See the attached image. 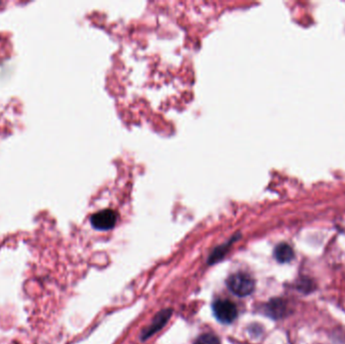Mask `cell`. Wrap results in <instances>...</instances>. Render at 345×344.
<instances>
[{
    "label": "cell",
    "instance_id": "1",
    "mask_svg": "<svg viewBox=\"0 0 345 344\" xmlns=\"http://www.w3.org/2000/svg\"><path fill=\"white\" fill-rule=\"evenodd\" d=\"M229 290L238 297H246L254 290L253 278L245 273H236L230 275L227 280Z\"/></svg>",
    "mask_w": 345,
    "mask_h": 344
},
{
    "label": "cell",
    "instance_id": "2",
    "mask_svg": "<svg viewBox=\"0 0 345 344\" xmlns=\"http://www.w3.org/2000/svg\"><path fill=\"white\" fill-rule=\"evenodd\" d=\"M213 312L218 321L228 324L233 322L237 317L235 305L228 300H218L213 304Z\"/></svg>",
    "mask_w": 345,
    "mask_h": 344
},
{
    "label": "cell",
    "instance_id": "3",
    "mask_svg": "<svg viewBox=\"0 0 345 344\" xmlns=\"http://www.w3.org/2000/svg\"><path fill=\"white\" fill-rule=\"evenodd\" d=\"M117 221L116 212L111 209H105L95 213L91 217V224L98 230H109Z\"/></svg>",
    "mask_w": 345,
    "mask_h": 344
},
{
    "label": "cell",
    "instance_id": "4",
    "mask_svg": "<svg viewBox=\"0 0 345 344\" xmlns=\"http://www.w3.org/2000/svg\"><path fill=\"white\" fill-rule=\"evenodd\" d=\"M172 313L173 311L171 309L161 311V312L154 318L152 324L150 326H147V328L142 331L141 339L144 340L146 338L153 336L158 331H160L162 327L167 324V322L172 316Z\"/></svg>",
    "mask_w": 345,
    "mask_h": 344
},
{
    "label": "cell",
    "instance_id": "5",
    "mask_svg": "<svg viewBox=\"0 0 345 344\" xmlns=\"http://www.w3.org/2000/svg\"><path fill=\"white\" fill-rule=\"evenodd\" d=\"M275 257L277 261L284 264L294 258V251L287 243H280L275 250Z\"/></svg>",
    "mask_w": 345,
    "mask_h": 344
},
{
    "label": "cell",
    "instance_id": "6",
    "mask_svg": "<svg viewBox=\"0 0 345 344\" xmlns=\"http://www.w3.org/2000/svg\"><path fill=\"white\" fill-rule=\"evenodd\" d=\"M286 311L285 304L281 300H274L268 304L267 312L273 318H280L284 315Z\"/></svg>",
    "mask_w": 345,
    "mask_h": 344
},
{
    "label": "cell",
    "instance_id": "7",
    "mask_svg": "<svg viewBox=\"0 0 345 344\" xmlns=\"http://www.w3.org/2000/svg\"><path fill=\"white\" fill-rule=\"evenodd\" d=\"M232 241H233V240H232ZM232 241H230L229 243L224 244V245H222V247L216 249L215 252L211 254V256H210V258H209V264H211V265H212V264H215L216 261H218L220 258H222L223 255L225 254L226 251H227V249H228V245L231 244Z\"/></svg>",
    "mask_w": 345,
    "mask_h": 344
},
{
    "label": "cell",
    "instance_id": "8",
    "mask_svg": "<svg viewBox=\"0 0 345 344\" xmlns=\"http://www.w3.org/2000/svg\"><path fill=\"white\" fill-rule=\"evenodd\" d=\"M194 344H220V340L213 334H202L196 339Z\"/></svg>",
    "mask_w": 345,
    "mask_h": 344
}]
</instances>
